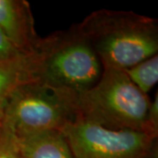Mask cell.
I'll use <instances>...</instances> for the list:
<instances>
[{
    "label": "cell",
    "instance_id": "1",
    "mask_svg": "<svg viewBox=\"0 0 158 158\" xmlns=\"http://www.w3.org/2000/svg\"><path fill=\"white\" fill-rule=\"evenodd\" d=\"M77 27L103 67L126 70L157 55L156 19L134 11L98 10Z\"/></svg>",
    "mask_w": 158,
    "mask_h": 158
},
{
    "label": "cell",
    "instance_id": "2",
    "mask_svg": "<svg viewBox=\"0 0 158 158\" xmlns=\"http://www.w3.org/2000/svg\"><path fill=\"white\" fill-rule=\"evenodd\" d=\"M150 104L124 70L107 67L91 88L75 92L76 118L111 130L146 132Z\"/></svg>",
    "mask_w": 158,
    "mask_h": 158
},
{
    "label": "cell",
    "instance_id": "3",
    "mask_svg": "<svg viewBox=\"0 0 158 158\" xmlns=\"http://www.w3.org/2000/svg\"><path fill=\"white\" fill-rule=\"evenodd\" d=\"M34 53L38 77L48 85L80 92L99 80L103 65L77 24L40 38Z\"/></svg>",
    "mask_w": 158,
    "mask_h": 158
},
{
    "label": "cell",
    "instance_id": "4",
    "mask_svg": "<svg viewBox=\"0 0 158 158\" xmlns=\"http://www.w3.org/2000/svg\"><path fill=\"white\" fill-rule=\"evenodd\" d=\"M75 92L36 80L13 92L3 110L2 123L17 138L60 130L76 119Z\"/></svg>",
    "mask_w": 158,
    "mask_h": 158
},
{
    "label": "cell",
    "instance_id": "5",
    "mask_svg": "<svg viewBox=\"0 0 158 158\" xmlns=\"http://www.w3.org/2000/svg\"><path fill=\"white\" fill-rule=\"evenodd\" d=\"M59 131L74 158H157L158 136L146 132L107 129L77 118Z\"/></svg>",
    "mask_w": 158,
    "mask_h": 158
},
{
    "label": "cell",
    "instance_id": "6",
    "mask_svg": "<svg viewBox=\"0 0 158 158\" xmlns=\"http://www.w3.org/2000/svg\"><path fill=\"white\" fill-rule=\"evenodd\" d=\"M0 31L24 54L34 53L40 39L30 4L25 0H0Z\"/></svg>",
    "mask_w": 158,
    "mask_h": 158
},
{
    "label": "cell",
    "instance_id": "7",
    "mask_svg": "<svg viewBox=\"0 0 158 158\" xmlns=\"http://www.w3.org/2000/svg\"><path fill=\"white\" fill-rule=\"evenodd\" d=\"M36 80H39L38 61L34 52L0 62V115L18 88Z\"/></svg>",
    "mask_w": 158,
    "mask_h": 158
},
{
    "label": "cell",
    "instance_id": "8",
    "mask_svg": "<svg viewBox=\"0 0 158 158\" xmlns=\"http://www.w3.org/2000/svg\"><path fill=\"white\" fill-rule=\"evenodd\" d=\"M17 139L22 158H74L68 141L59 130Z\"/></svg>",
    "mask_w": 158,
    "mask_h": 158
},
{
    "label": "cell",
    "instance_id": "9",
    "mask_svg": "<svg viewBox=\"0 0 158 158\" xmlns=\"http://www.w3.org/2000/svg\"><path fill=\"white\" fill-rule=\"evenodd\" d=\"M136 87L148 95L158 81V55L149 57L124 70Z\"/></svg>",
    "mask_w": 158,
    "mask_h": 158
},
{
    "label": "cell",
    "instance_id": "10",
    "mask_svg": "<svg viewBox=\"0 0 158 158\" xmlns=\"http://www.w3.org/2000/svg\"><path fill=\"white\" fill-rule=\"evenodd\" d=\"M0 158H22L16 136L1 122Z\"/></svg>",
    "mask_w": 158,
    "mask_h": 158
},
{
    "label": "cell",
    "instance_id": "11",
    "mask_svg": "<svg viewBox=\"0 0 158 158\" xmlns=\"http://www.w3.org/2000/svg\"><path fill=\"white\" fill-rule=\"evenodd\" d=\"M24 55L27 54H24L17 48L0 31V62L17 58Z\"/></svg>",
    "mask_w": 158,
    "mask_h": 158
},
{
    "label": "cell",
    "instance_id": "12",
    "mask_svg": "<svg viewBox=\"0 0 158 158\" xmlns=\"http://www.w3.org/2000/svg\"><path fill=\"white\" fill-rule=\"evenodd\" d=\"M146 132L158 136V93H156L155 99L151 101L148 108L146 120Z\"/></svg>",
    "mask_w": 158,
    "mask_h": 158
},
{
    "label": "cell",
    "instance_id": "13",
    "mask_svg": "<svg viewBox=\"0 0 158 158\" xmlns=\"http://www.w3.org/2000/svg\"><path fill=\"white\" fill-rule=\"evenodd\" d=\"M1 122H2V115H0V126H1Z\"/></svg>",
    "mask_w": 158,
    "mask_h": 158
}]
</instances>
